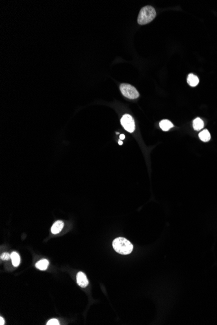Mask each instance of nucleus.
Instances as JSON below:
<instances>
[{
  "instance_id": "obj_2",
  "label": "nucleus",
  "mask_w": 217,
  "mask_h": 325,
  "mask_svg": "<svg viewBox=\"0 0 217 325\" xmlns=\"http://www.w3.org/2000/svg\"><path fill=\"white\" fill-rule=\"evenodd\" d=\"M156 16L155 8L152 6H146L142 8L138 16L137 22L139 25H145L152 22Z\"/></svg>"
},
{
  "instance_id": "obj_7",
  "label": "nucleus",
  "mask_w": 217,
  "mask_h": 325,
  "mask_svg": "<svg viewBox=\"0 0 217 325\" xmlns=\"http://www.w3.org/2000/svg\"><path fill=\"white\" fill-rule=\"evenodd\" d=\"M187 83L191 86V87H196L198 84L199 83V79L195 75L191 73L188 75Z\"/></svg>"
},
{
  "instance_id": "obj_16",
  "label": "nucleus",
  "mask_w": 217,
  "mask_h": 325,
  "mask_svg": "<svg viewBox=\"0 0 217 325\" xmlns=\"http://www.w3.org/2000/svg\"><path fill=\"white\" fill-rule=\"evenodd\" d=\"M120 139L122 140H124L125 139V135H120Z\"/></svg>"
},
{
  "instance_id": "obj_5",
  "label": "nucleus",
  "mask_w": 217,
  "mask_h": 325,
  "mask_svg": "<svg viewBox=\"0 0 217 325\" xmlns=\"http://www.w3.org/2000/svg\"><path fill=\"white\" fill-rule=\"evenodd\" d=\"M77 282L81 288H86L89 285V280L86 274L83 272H79L77 274Z\"/></svg>"
},
{
  "instance_id": "obj_3",
  "label": "nucleus",
  "mask_w": 217,
  "mask_h": 325,
  "mask_svg": "<svg viewBox=\"0 0 217 325\" xmlns=\"http://www.w3.org/2000/svg\"><path fill=\"white\" fill-rule=\"evenodd\" d=\"M120 89L124 96L130 99H135L139 97V93L137 89L129 84H122L120 86Z\"/></svg>"
},
{
  "instance_id": "obj_13",
  "label": "nucleus",
  "mask_w": 217,
  "mask_h": 325,
  "mask_svg": "<svg viewBox=\"0 0 217 325\" xmlns=\"http://www.w3.org/2000/svg\"><path fill=\"white\" fill-rule=\"evenodd\" d=\"M47 325H59V322L57 319H50L48 321V322H47L46 324Z\"/></svg>"
},
{
  "instance_id": "obj_11",
  "label": "nucleus",
  "mask_w": 217,
  "mask_h": 325,
  "mask_svg": "<svg viewBox=\"0 0 217 325\" xmlns=\"http://www.w3.org/2000/svg\"><path fill=\"white\" fill-rule=\"evenodd\" d=\"M199 138L200 139L204 141V142H207L210 140L211 139V135L209 132L207 131V130H203L202 131V132H200L199 134Z\"/></svg>"
},
{
  "instance_id": "obj_15",
  "label": "nucleus",
  "mask_w": 217,
  "mask_h": 325,
  "mask_svg": "<svg viewBox=\"0 0 217 325\" xmlns=\"http://www.w3.org/2000/svg\"><path fill=\"white\" fill-rule=\"evenodd\" d=\"M0 324H1V325H3V324H5V320H4V319H3V317H0Z\"/></svg>"
},
{
  "instance_id": "obj_17",
  "label": "nucleus",
  "mask_w": 217,
  "mask_h": 325,
  "mask_svg": "<svg viewBox=\"0 0 217 325\" xmlns=\"http://www.w3.org/2000/svg\"><path fill=\"white\" fill-rule=\"evenodd\" d=\"M118 144H119V145H120V146L123 144V142L122 141V140H120L118 141Z\"/></svg>"
},
{
  "instance_id": "obj_4",
  "label": "nucleus",
  "mask_w": 217,
  "mask_h": 325,
  "mask_svg": "<svg viewBox=\"0 0 217 325\" xmlns=\"http://www.w3.org/2000/svg\"><path fill=\"white\" fill-rule=\"evenodd\" d=\"M122 125L124 127V129L127 132L132 133L134 132L135 129V124L134 120L129 114H125L124 116L122 118L121 120Z\"/></svg>"
},
{
  "instance_id": "obj_10",
  "label": "nucleus",
  "mask_w": 217,
  "mask_h": 325,
  "mask_svg": "<svg viewBox=\"0 0 217 325\" xmlns=\"http://www.w3.org/2000/svg\"><path fill=\"white\" fill-rule=\"evenodd\" d=\"M193 128L195 131H200L204 126L203 121L200 118H197L193 121Z\"/></svg>"
},
{
  "instance_id": "obj_9",
  "label": "nucleus",
  "mask_w": 217,
  "mask_h": 325,
  "mask_svg": "<svg viewBox=\"0 0 217 325\" xmlns=\"http://www.w3.org/2000/svg\"><path fill=\"white\" fill-rule=\"evenodd\" d=\"M48 265H49V262L46 260V259H42L40 261L38 262L35 266L37 269H39L41 271H44L46 270L47 268H48Z\"/></svg>"
},
{
  "instance_id": "obj_8",
  "label": "nucleus",
  "mask_w": 217,
  "mask_h": 325,
  "mask_svg": "<svg viewBox=\"0 0 217 325\" xmlns=\"http://www.w3.org/2000/svg\"><path fill=\"white\" fill-rule=\"evenodd\" d=\"M159 126L163 131H168L174 127L172 123L168 120H162L159 123Z\"/></svg>"
},
{
  "instance_id": "obj_12",
  "label": "nucleus",
  "mask_w": 217,
  "mask_h": 325,
  "mask_svg": "<svg viewBox=\"0 0 217 325\" xmlns=\"http://www.w3.org/2000/svg\"><path fill=\"white\" fill-rule=\"evenodd\" d=\"M13 265L14 267H18L20 263V257L16 252H13L11 254Z\"/></svg>"
},
{
  "instance_id": "obj_1",
  "label": "nucleus",
  "mask_w": 217,
  "mask_h": 325,
  "mask_svg": "<svg viewBox=\"0 0 217 325\" xmlns=\"http://www.w3.org/2000/svg\"><path fill=\"white\" fill-rule=\"evenodd\" d=\"M112 246L116 252L123 255L130 254L133 248V245L124 237L116 238L112 242Z\"/></svg>"
},
{
  "instance_id": "obj_14",
  "label": "nucleus",
  "mask_w": 217,
  "mask_h": 325,
  "mask_svg": "<svg viewBox=\"0 0 217 325\" xmlns=\"http://www.w3.org/2000/svg\"><path fill=\"white\" fill-rule=\"evenodd\" d=\"M0 258H1V259L2 260H8L10 258H11V254H9L8 253H4L1 255V257Z\"/></svg>"
},
{
  "instance_id": "obj_6",
  "label": "nucleus",
  "mask_w": 217,
  "mask_h": 325,
  "mask_svg": "<svg viewBox=\"0 0 217 325\" xmlns=\"http://www.w3.org/2000/svg\"><path fill=\"white\" fill-rule=\"evenodd\" d=\"M64 226V223L62 221H56L52 226L51 228L52 233L53 234H59L63 228Z\"/></svg>"
}]
</instances>
